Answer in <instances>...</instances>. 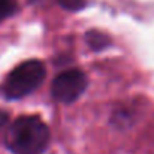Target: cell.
Returning a JSON list of instances; mask_svg holds the SVG:
<instances>
[{"label":"cell","mask_w":154,"mask_h":154,"mask_svg":"<svg viewBox=\"0 0 154 154\" xmlns=\"http://www.w3.org/2000/svg\"><path fill=\"white\" fill-rule=\"evenodd\" d=\"M50 142L48 126L35 115L17 118L8 129L5 144L14 154H42Z\"/></svg>","instance_id":"6da1fadb"},{"label":"cell","mask_w":154,"mask_h":154,"mask_svg":"<svg viewBox=\"0 0 154 154\" xmlns=\"http://www.w3.org/2000/svg\"><path fill=\"white\" fill-rule=\"evenodd\" d=\"M47 75L45 64L41 60H27L11 70L3 84V93L8 99H21L32 94L44 82Z\"/></svg>","instance_id":"7a4b0ae2"},{"label":"cell","mask_w":154,"mask_h":154,"mask_svg":"<svg viewBox=\"0 0 154 154\" xmlns=\"http://www.w3.org/2000/svg\"><path fill=\"white\" fill-rule=\"evenodd\" d=\"M87 88V76L79 69H69L61 72L51 85L52 97L60 103L75 102Z\"/></svg>","instance_id":"3957f363"},{"label":"cell","mask_w":154,"mask_h":154,"mask_svg":"<svg viewBox=\"0 0 154 154\" xmlns=\"http://www.w3.org/2000/svg\"><path fill=\"white\" fill-rule=\"evenodd\" d=\"M87 41H88V44H90L94 50H102L103 47H106V45L109 44L108 36H105V35L99 33V32H90V33L87 35Z\"/></svg>","instance_id":"277c9868"},{"label":"cell","mask_w":154,"mask_h":154,"mask_svg":"<svg viewBox=\"0 0 154 154\" xmlns=\"http://www.w3.org/2000/svg\"><path fill=\"white\" fill-rule=\"evenodd\" d=\"M17 0H0V21L12 17L17 12Z\"/></svg>","instance_id":"5b68a950"},{"label":"cell","mask_w":154,"mask_h":154,"mask_svg":"<svg viewBox=\"0 0 154 154\" xmlns=\"http://www.w3.org/2000/svg\"><path fill=\"white\" fill-rule=\"evenodd\" d=\"M58 3L67 11H78L84 6V0H58Z\"/></svg>","instance_id":"8992f818"}]
</instances>
